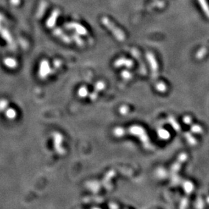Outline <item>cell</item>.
<instances>
[{
	"label": "cell",
	"mask_w": 209,
	"mask_h": 209,
	"mask_svg": "<svg viewBox=\"0 0 209 209\" xmlns=\"http://www.w3.org/2000/svg\"><path fill=\"white\" fill-rule=\"evenodd\" d=\"M58 16V11L56 10L54 12H53L52 15L51 16V17L49 18V19L48 20V23H47V25L49 27H52V26H54L53 24H54L56 20V18H57Z\"/></svg>",
	"instance_id": "cell-1"
}]
</instances>
